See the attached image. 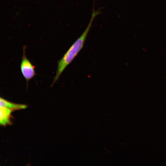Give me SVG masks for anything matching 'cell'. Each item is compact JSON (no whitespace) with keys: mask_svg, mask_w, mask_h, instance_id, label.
<instances>
[{"mask_svg":"<svg viewBox=\"0 0 166 166\" xmlns=\"http://www.w3.org/2000/svg\"><path fill=\"white\" fill-rule=\"evenodd\" d=\"M98 14V11H93L89 24L84 32L70 47L63 57L58 61L56 74L51 86L58 80L65 68L73 61L82 49L91 26L93 21Z\"/></svg>","mask_w":166,"mask_h":166,"instance_id":"1","label":"cell"},{"mask_svg":"<svg viewBox=\"0 0 166 166\" xmlns=\"http://www.w3.org/2000/svg\"><path fill=\"white\" fill-rule=\"evenodd\" d=\"M26 48H23V54L20 64L22 73L27 83L35 75L34 66L26 57L25 53Z\"/></svg>","mask_w":166,"mask_h":166,"instance_id":"2","label":"cell"},{"mask_svg":"<svg viewBox=\"0 0 166 166\" xmlns=\"http://www.w3.org/2000/svg\"><path fill=\"white\" fill-rule=\"evenodd\" d=\"M13 111L7 108L0 107V124L5 126L10 123V117Z\"/></svg>","mask_w":166,"mask_h":166,"instance_id":"3","label":"cell"},{"mask_svg":"<svg viewBox=\"0 0 166 166\" xmlns=\"http://www.w3.org/2000/svg\"><path fill=\"white\" fill-rule=\"evenodd\" d=\"M0 107L6 108L13 111L25 109L27 108V105H26L20 104L11 102L1 97Z\"/></svg>","mask_w":166,"mask_h":166,"instance_id":"4","label":"cell"}]
</instances>
